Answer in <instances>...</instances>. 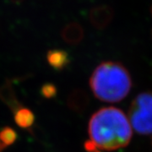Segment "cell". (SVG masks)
I'll use <instances>...</instances> for the list:
<instances>
[{
	"mask_svg": "<svg viewBox=\"0 0 152 152\" xmlns=\"http://www.w3.org/2000/svg\"><path fill=\"white\" fill-rule=\"evenodd\" d=\"M89 136L90 140L85 145L88 151H112L129 145L132 127L123 111L113 107H104L92 115Z\"/></svg>",
	"mask_w": 152,
	"mask_h": 152,
	"instance_id": "cell-1",
	"label": "cell"
},
{
	"mask_svg": "<svg viewBox=\"0 0 152 152\" xmlns=\"http://www.w3.org/2000/svg\"><path fill=\"white\" fill-rule=\"evenodd\" d=\"M95 96L106 102H118L129 93L132 80L124 66L116 62H104L96 67L90 80Z\"/></svg>",
	"mask_w": 152,
	"mask_h": 152,
	"instance_id": "cell-2",
	"label": "cell"
},
{
	"mask_svg": "<svg viewBox=\"0 0 152 152\" xmlns=\"http://www.w3.org/2000/svg\"><path fill=\"white\" fill-rule=\"evenodd\" d=\"M131 127L140 134H152V92L138 95L129 112Z\"/></svg>",
	"mask_w": 152,
	"mask_h": 152,
	"instance_id": "cell-3",
	"label": "cell"
},
{
	"mask_svg": "<svg viewBox=\"0 0 152 152\" xmlns=\"http://www.w3.org/2000/svg\"><path fill=\"white\" fill-rule=\"evenodd\" d=\"M112 19V10L108 7H98L91 12V20L96 27L106 26Z\"/></svg>",
	"mask_w": 152,
	"mask_h": 152,
	"instance_id": "cell-4",
	"label": "cell"
},
{
	"mask_svg": "<svg viewBox=\"0 0 152 152\" xmlns=\"http://www.w3.org/2000/svg\"><path fill=\"white\" fill-rule=\"evenodd\" d=\"M62 37L66 42L76 44L80 42L83 37V30L77 23H71L67 25L62 31Z\"/></svg>",
	"mask_w": 152,
	"mask_h": 152,
	"instance_id": "cell-5",
	"label": "cell"
},
{
	"mask_svg": "<svg viewBox=\"0 0 152 152\" xmlns=\"http://www.w3.org/2000/svg\"><path fill=\"white\" fill-rule=\"evenodd\" d=\"M48 62L57 70H61L69 64L68 53L62 50H52L48 53Z\"/></svg>",
	"mask_w": 152,
	"mask_h": 152,
	"instance_id": "cell-6",
	"label": "cell"
},
{
	"mask_svg": "<svg viewBox=\"0 0 152 152\" xmlns=\"http://www.w3.org/2000/svg\"><path fill=\"white\" fill-rule=\"evenodd\" d=\"M88 97L86 94L82 91H75L68 98V105L72 110L80 112L86 107Z\"/></svg>",
	"mask_w": 152,
	"mask_h": 152,
	"instance_id": "cell-7",
	"label": "cell"
},
{
	"mask_svg": "<svg viewBox=\"0 0 152 152\" xmlns=\"http://www.w3.org/2000/svg\"><path fill=\"white\" fill-rule=\"evenodd\" d=\"M15 121L20 127L23 129H28L34 124L35 117L31 110L20 107L15 112Z\"/></svg>",
	"mask_w": 152,
	"mask_h": 152,
	"instance_id": "cell-8",
	"label": "cell"
},
{
	"mask_svg": "<svg viewBox=\"0 0 152 152\" xmlns=\"http://www.w3.org/2000/svg\"><path fill=\"white\" fill-rule=\"evenodd\" d=\"M16 139V132L10 127H4L0 130V143L4 148L13 145Z\"/></svg>",
	"mask_w": 152,
	"mask_h": 152,
	"instance_id": "cell-9",
	"label": "cell"
},
{
	"mask_svg": "<svg viewBox=\"0 0 152 152\" xmlns=\"http://www.w3.org/2000/svg\"><path fill=\"white\" fill-rule=\"evenodd\" d=\"M56 93H57V90H56V87L54 86V85L47 84L42 88V94L46 98L54 97Z\"/></svg>",
	"mask_w": 152,
	"mask_h": 152,
	"instance_id": "cell-10",
	"label": "cell"
},
{
	"mask_svg": "<svg viewBox=\"0 0 152 152\" xmlns=\"http://www.w3.org/2000/svg\"><path fill=\"white\" fill-rule=\"evenodd\" d=\"M4 149V146H3V145H1V143H0V152L2 151H3Z\"/></svg>",
	"mask_w": 152,
	"mask_h": 152,
	"instance_id": "cell-11",
	"label": "cell"
}]
</instances>
